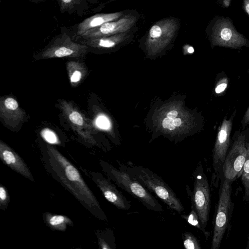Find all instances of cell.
<instances>
[{
	"label": "cell",
	"instance_id": "6da1fadb",
	"mask_svg": "<svg viewBox=\"0 0 249 249\" xmlns=\"http://www.w3.org/2000/svg\"><path fill=\"white\" fill-rule=\"evenodd\" d=\"M49 161L63 185L88 209L98 218L106 220L107 216L93 193L76 168L57 149L47 145Z\"/></svg>",
	"mask_w": 249,
	"mask_h": 249
},
{
	"label": "cell",
	"instance_id": "7a4b0ae2",
	"mask_svg": "<svg viewBox=\"0 0 249 249\" xmlns=\"http://www.w3.org/2000/svg\"><path fill=\"white\" fill-rule=\"evenodd\" d=\"M119 167L140 182L148 191L155 195L171 210L181 214L184 207L174 191L157 174L147 167L117 161Z\"/></svg>",
	"mask_w": 249,
	"mask_h": 249
},
{
	"label": "cell",
	"instance_id": "3957f363",
	"mask_svg": "<svg viewBox=\"0 0 249 249\" xmlns=\"http://www.w3.org/2000/svg\"><path fill=\"white\" fill-rule=\"evenodd\" d=\"M193 189L186 185L187 194L191 201V208L196 211L199 219L200 230L206 239L210 233L206 228L211 208V190L207 177L199 161L193 173Z\"/></svg>",
	"mask_w": 249,
	"mask_h": 249
},
{
	"label": "cell",
	"instance_id": "277c9868",
	"mask_svg": "<svg viewBox=\"0 0 249 249\" xmlns=\"http://www.w3.org/2000/svg\"><path fill=\"white\" fill-rule=\"evenodd\" d=\"M102 165L103 171L110 180L138 199L148 210L157 212L163 211L162 206L151 193L125 171L107 162H103Z\"/></svg>",
	"mask_w": 249,
	"mask_h": 249
},
{
	"label": "cell",
	"instance_id": "5b68a950",
	"mask_svg": "<svg viewBox=\"0 0 249 249\" xmlns=\"http://www.w3.org/2000/svg\"><path fill=\"white\" fill-rule=\"evenodd\" d=\"M233 182L221 177L219 197L213 222L211 249H218L224 235L231 227V220L234 208L231 195Z\"/></svg>",
	"mask_w": 249,
	"mask_h": 249
},
{
	"label": "cell",
	"instance_id": "8992f818",
	"mask_svg": "<svg viewBox=\"0 0 249 249\" xmlns=\"http://www.w3.org/2000/svg\"><path fill=\"white\" fill-rule=\"evenodd\" d=\"M206 31L213 46L235 49L249 46V40L236 30L228 17L216 16L209 23Z\"/></svg>",
	"mask_w": 249,
	"mask_h": 249
},
{
	"label": "cell",
	"instance_id": "52a82bcc",
	"mask_svg": "<svg viewBox=\"0 0 249 249\" xmlns=\"http://www.w3.org/2000/svg\"><path fill=\"white\" fill-rule=\"evenodd\" d=\"M89 48L83 44L73 42L65 33L59 35L36 56V59L60 57H80L85 55Z\"/></svg>",
	"mask_w": 249,
	"mask_h": 249
},
{
	"label": "cell",
	"instance_id": "ba28073f",
	"mask_svg": "<svg viewBox=\"0 0 249 249\" xmlns=\"http://www.w3.org/2000/svg\"><path fill=\"white\" fill-rule=\"evenodd\" d=\"M247 144L246 136L242 133L234 141L223 165L224 178L232 182L240 178L247 154Z\"/></svg>",
	"mask_w": 249,
	"mask_h": 249
},
{
	"label": "cell",
	"instance_id": "9c48e42d",
	"mask_svg": "<svg viewBox=\"0 0 249 249\" xmlns=\"http://www.w3.org/2000/svg\"><path fill=\"white\" fill-rule=\"evenodd\" d=\"M138 21V15L128 13L117 20L106 22L86 31L79 36L83 39H95L133 31Z\"/></svg>",
	"mask_w": 249,
	"mask_h": 249
},
{
	"label": "cell",
	"instance_id": "30bf717a",
	"mask_svg": "<svg viewBox=\"0 0 249 249\" xmlns=\"http://www.w3.org/2000/svg\"><path fill=\"white\" fill-rule=\"evenodd\" d=\"M61 110L72 129L89 142H93V128L90 121L73 104L64 100H59Z\"/></svg>",
	"mask_w": 249,
	"mask_h": 249
},
{
	"label": "cell",
	"instance_id": "8fae6325",
	"mask_svg": "<svg viewBox=\"0 0 249 249\" xmlns=\"http://www.w3.org/2000/svg\"><path fill=\"white\" fill-rule=\"evenodd\" d=\"M93 178L105 198L117 208L128 210L131 207V202L117 189L110 180L100 173H94Z\"/></svg>",
	"mask_w": 249,
	"mask_h": 249
},
{
	"label": "cell",
	"instance_id": "7c38bea8",
	"mask_svg": "<svg viewBox=\"0 0 249 249\" xmlns=\"http://www.w3.org/2000/svg\"><path fill=\"white\" fill-rule=\"evenodd\" d=\"M0 158L1 161L16 172L34 181L32 174L24 160L12 148L0 141Z\"/></svg>",
	"mask_w": 249,
	"mask_h": 249
},
{
	"label": "cell",
	"instance_id": "4fadbf2b",
	"mask_svg": "<svg viewBox=\"0 0 249 249\" xmlns=\"http://www.w3.org/2000/svg\"><path fill=\"white\" fill-rule=\"evenodd\" d=\"M24 111L17 101L13 97L1 98L0 102V116L8 126L16 127L23 120Z\"/></svg>",
	"mask_w": 249,
	"mask_h": 249
},
{
	"label": "cell",
	"instance_id": "5bb4252c",
	"mask_svg": "<svg viewBox=\"0 0 249 249\" xmlns=\"http://www.w3.org/2000/svg\"><path fill=\"white\" fill-rule=\"evenodd\" d=\"M128 13V12H119L99 14L86 18L78 25L77 35L79 36L86 31L98 27L106 22L117 20Z\"/></svg>",
	"mask_w": 249,
	"mask_h": 249
},
{
	"label": "cell",
	"instance_id": "9a60e30c",
	"mask_svg": "<svg viewBox=\"0 0 249 249\" xmlns=\"http://www.w3.org/2000/svg\"><path fill=\"white\" fill-rule=\"evenodd\" d=\"M134 33V31L95 39H83L81 42L89 48H111L121 39Z\"/></svg>",
	"mask_w": 249,
	"mask_h": 249
},
{
	"label": "cell",
	"instance_id": "2e32d148",
	"mask_svg": "<svg viewBox=\"0 0 249 249\" xmlns=\"http://www.w3.org/2000/svg\"><path fill=\"white\" fill-rule=\"evenodd\" d=\"M44 218L48 226L54 230L65 231L67 225L72 224V222L70 218L62 215L53 214L47 213L45 214Z\"/></svg>",
	"mask_w": 249,
	"mask_h": 249
},
{
	"label": "cell",
	"instance_id": "e0dca14e",
	"mask_svg": "<svg viewBox=\"0 0 249 249\" xmlns=\"http://www.w3.org/2000/svg\"><path fill=\"white\" fill-rule=\"evenodd\" d=\"M68 75L71 84L78 83L86 74V68L80 63L71 61L67 63Z\"/></svg>",
	"mask_w": 249,
	"mask_h": 249
},
{
	"label": "cell",
	"instance_id": "ac0fdd59",
	"mask_svg": "<svg viewBox=\"0 0 249 249\" xmlns=\"http://www.w3.org/2000/svg\"><path fill=\"white\" fill-rule=\"evenodd\" d=\"M240 178L244 188L243 200L248 202L249 201V142L247 144V154Z\"/></svg>",
	"mask_w": 249,
	"mask_h": 249
},
{
	"label": "cell",
	"instance_id": "d6986e66",
	"mask_svg": "<svg viewBox=\"0 0 249 249\" xmlns=\"http://www.w3.org/2000/svg\"><path fill=\"white\" fill-rule=\"evenodd\" d=\"M183 244L186 249H201V245L193 234L186 231L182 234Z\"/></svg>",
	"mask_w": 249,
	"mask_h": 249
},
{
	"label": "cell",
	"instance_id": "ffe728a7",
	"mask_svg": "<svg viewBox=\"0 0 249 249\" xmlns=\"http://www.w3.org/2000/svg\"><path fill=\"white\" fill-rule=\"evenodd\" d=\"M41 135L43 139L50 144H58L59 140L53 131L49 128H44L41 131Z\"/></svg>",
	"mask_w": 249,
	"mask_h": 249
},
{
	"label": "cell",
	"instance_id": "44dd1931",
	"mask_svg": "<svg viewBox=\"0 0 249 249\" xmlns=\"http://www.w3.org/2000/svg\"><path fill=\"white\" fill-rule=\"evenodd\" d=\"M181 216L183 218L185 219L188 223L200 230L201 227L199 224L198 217L196 211L193 208H191V210L188 215H182Z\"/></svg>",
	"mask_w": 249,
	"mask_h": 249
},
{
	"label": "cell",
	"instance_id": "7402d4cb",
	"mask_svg": "<svg viewBox=\"0 0 249 249\" xmlns=\"http://www.w3.org/2000/svg\"><path fill=\"white\" fill-rule=\"evenodd\" d=\"M9 202V196L5 188L0 186V206L1 209H5Z\"/></svg>",
	"mask_w": 249,
	"mask_h": 249
},
{
	"label": "cell",
	"instance_id": "603a6c76",
	"mask_svg": "<svg viewBox=\"0 0 249 249\" xmlns=\"http://www.w3.org/2000/svg\"><path fill=\"white\" fill-rule=\"evenodd\" d=\"M228 86V79L226 77L221 78L217 83L215 92L216 94H220L223 92L227 88Z\"/></svg>",
	"mask_w": 249,
	"mask_h": 249
},
{
	"label": "cell",
	"instance_id": "cb8c5ba5",
	"mask_svg": "<svg viewBox=\"0 0 249 249\" xmlns=\"http://www.w3.org/2000/svg\"><path fill=\"white\" fill-rule=\"evenodd\" d=\"M96 124L101 128L107 129L110 127L109 120L105 116H99L96 120Z\"/></svg>",
	"mask_w": 249,
	"mask_h": 249
},
{
	"label": "cell",
	"instance_id": "d4e9b609",
	"mask_svg": "<svg viewBox=\"0 0 249 249\" xmlns=\"http://www.w3.org/2000/svg\"><path fill=\"white\" fill-rule=\"evenodd\" d=\"M162 124L164 128L168 129L170 130H174L176 127L174 124V119L168 117L163 119Z\"/></svg>",
	"mask_w": 249,
	"mask_h": 249
},
{
	"label": "cell",
	"instance_id": "484cf974",
	"mask_svg": "<svg viewBox=\"0 0 249 249\" xmlns=\"http://www.w3.org/2000/svg\"><path fill=\"white\" fill-rule=\"evenodd\" d=\"M249 123V107L247 110L244 118H243V126L244 127Z\"/></svg>",
	"mask_w": 249,
	"mask_h": 249
},
{
	"label": "cell",
	"instance_id": "4316f807",
	"mask_svg": "<svg viewBox=\"0 0 249 249\" xmlns=\"http://www.w3.org/2000/svg\"><path fill=\"white\" fill-rule=\"evenodd\" d=\"M243 8L245 12L249 16V0H243Z\"/></svg>",
	"mask_w": 249,
	"mask_h": 249
},
{
	"label": "cell",
	"instance_id": "83f0119b",
	"mask_svg": "<svg viewBox=\"0 0 249 249\" xmlns=\"http://www.w3.org/2000/svg\"><path fill=\"white\" fill-rule=\"evenodd\" d=\"M178 113L176 110H173L169 112L167 114V117L174 119L176 118L178 116Z\"/></svg>",
	"mask_w": 249,
	"mask_h": 249
},
{
	"label": "cell",
	"instance_id": "f1b7e54d",
	"mask_svg": "<svg viewBox=\"0 0 249 249\" xmlns=\"http://www.w3.org/2000/svg\"><path fill=\"white\" fill-rule=\"evenodd\" d=\"M174 123L176 126H179L181 124V120L179 118H176L174 119Z\"/></svg>",
	"mask_w": 249,
	"mask_h": 249
},
{
	"label": "cell",
	"instance_id": "f546056e",
	"mask_svg": "<svg viewBox=\"0 0 249 249\" xmlns=\"http://www.w3.org/2000/svg\"><path fill=\"white\" fill-rule=\"evenodd\" d=\"M231 3V0H222V4L225 7H228Z\"/></svg>",
	"mask_w": 249,
	"mask_h": 249
},
{
	"label": "cell",
	"instance_id": "4dcf8cb0",
	"mask_svg": "<svg viewBox=\"0 0 249 249\" xmlns=\"http://www.w3.org/2000/svg\"><path fill=\"white\" fill-rule=\"evenodd\" d=\"M187 51L189 53H192L194 52V49L193 47L190 46L188 48Z\"/></svg>",
	"mask_w": 249,
	"mask_h": 249
},
{
	"label": "cell",
	"instance_id": "1f68e13d",
	"mask_svg": "<svg viewBox=\"0 0 249 249\" xmlns=\"http://www.w3.org/2000/svg\"><path fill=\"white\" fill-rule=\"evenodd\" d=\"M246 249H249V233L248 236V242L247 244V247L245 248Z\"/></svg>",
	"mask_w": 249,
	"mask_h": 249
},
{
	"label": "cell",
	"instance_id": "d6a6232c",
	"mask_svg": "<svg viewBox=\"0 0 249 249\" xmlns=\"http://www.w3.org/2000/svg\"><path fill=\"white\" fill-rule=\"evenodd\" d=\"M65 3H70L72 0H61Z\"/></svg>",
	"mask_w": 249,
	"mask_h": 249
}]
</instances>
